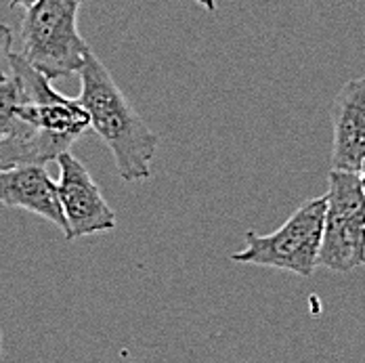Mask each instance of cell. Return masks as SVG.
<instances>
[{
    "instance_id": "cell-13",
    "label": "cell",
    "mask_w": 365,
    "mask_h": 363,
    "mask_svg": "<svg viewBox=\"0 0 365 363\" xmlns=\"http://www.w3.org/2000/svg\"><path fill=\"white\" fill-rule=\"evenodd\" d=\"M202 9H206V11H217V0H195Z\"/></svg>"
},
{
    "instance_id": "cell-2",
    "label": "cell",
    "mask_w": 365,
    "mask_h": 363,
    "mask_svg": "<svg viewBox=\"0 0 365 363\" xmlns=\"http://www.w3.org/2000/svg\"><path fill=\"white\" fill-rule=\"evenodd\" d=\"M86 0H36L21 21V55L48 80L78 73L91 48L78 32Z\"/></svg>"
},
{
    "instance_id": "cell-15",
    "label": "cell",
    "mask_w": 365,
    "mask_h": 363,
    "mask_svg": "<svg viewBox=\"0 0 365 363\" xmlns=\"http://www.w3.org/2000/svg\"><path fill=\"white\" fill-rule=\"evenodd\" d=\"M0 342H2V332H0Z\"/></svg>"
},
{
    "instance_id": "cell-6",
    "label": "cell",
    "mask_w": 365,
    "mask_h": 363,
    "mask_svg": "<svg viewBox=\"0 0 365 363\" xmlns=\"http://www.w3.org/2000/svg\"><path fill=\"white\" fill-rule=\"evenodd\" d=\"M55 162L59 164L57 193L68 223V231L63 233L66 240L73 242L86 235L111 231L118 223L115 213L86 166L72 151L61 153Z\"/></svg>"
},
{
    "instance_id": "cell-1",
    "label": "cell",
    "mask_w": 365,
    "mask_h": 363,
    "mask_svg": "<svg viewBox=\"0 0 365 363\" xmlns=\"http://www.w3.org/2000/svg\"><path fill=\"white\" fill-rule=\"evenodd\" d=\"M78 73L82 82L78 103L88 111L91 128L110 147L120 179L126 183L149 179L158 135L128 103L110 70L93 51Z\"/></svg>"
},
{
    "instance_id": "cell-16",
    "label": "cell",
    "mask_w": 365,
    "mask_h": 363,
    "mask_svg": "<svg viewBox=\"0 0 365 363\" xmlns=\"http://www.w3.org/2000/svg\"><path fill=\"white\" fill-rule=\"evenodd\" d=\"M364 265H365V262H364Z\"/></svg>"
},
{
    "instance_id": "cell-14",
    "label": "cell",
    "mask_w": 365,
    "mask_h": 363,
    "mask_svg": "<svg viewBox=\"0 0 365 363\" xmlns=\"http://www.w3.org/2000/svg\"><path fill=\"white\" fill-rule=\"evenodd\" d=\"M357 175H359V181H361V187H364L365 193V158L364 162H361V166H359V170H357Z\"/></svg>"
},
{
    "instance_id": "cell-4",
    "label": "cell",
    "mask_w": 365,
    "mask_h": 363,
    "mask_svg": "<svg viewBox=\"0 0 365 363\" xmlns=\"http://www.w3.org/2000/svg\"><path fill=\"white\" fill-rule=\"evenodd\" d=\"M11 63L13 78L21 91L17 116L24 124H28L42 137L53 158L57 160L61 153L70 151V145L76 139L91 131V116L78 103V99L59 95L51 86V80L36 72L21 53L13 51Z\"/></svg>"
},
{
    "instance_id": "cell-9",
    "label": "cell",
    "mask_w": 365,
    "mask_h": 363,
    "mask_svg": "<svg viewBox=\"0 0 365 363\" xmlns=\"http://www.w3.org/2000/svg\"><path fill=\"white\" fill-rule=\"evenodd\" d=\"M21 103V91L15 78L0 84V141L13 137H32L36 135L28 124H24L17 116V108Z\"/></svg>"
},
{
    "instance_id": "cell-12",
    "label": "cell",
    "mask_w": 365,
    "mask_h": 363,
    "mask_svg": "<svg viewBox=\"0 0 365 363\" xmlns=\"http://www.w3.org/2000/svg\"><path fill=\"white\" fill-rule=\"evenodd\" d=\"M9 4H11L13 9H17V6H19V9H26V11H28L30 6H34V4H36V0H9Z\"/></svg>"
},
{
    "instance_id": "cell-3",
    "label": "cell",
    "mask_w": 365,
    "mask_h": 363,
    "mask_svg": "<svg viewBox=\"0 0 365 363\" xmlns=\"http://www.w3.org/2000/svg\"><path fill=\"white\" fill-rule=\"evenodd\" d=\"M326 208V195H319L296 208L292 217L273 233L258 235L248 231L244 250L231 255V260L311 277L319 267L317 260L324 240Z\"/></svg>"
},
{
    "instance_id": "cell-5",
    "label": "cell",
    "mask_w": 365,
    "mask_h": 363,
    "mask_svg": "<svg viewBox=\"0 0 365 363\" xmlns=\"http://www.w3.org/2000/svg\"><path fill=\"white\" fill-rule=\"evenodd\" d=\"M319 267L349 273L365 262V193L359 175L329 173Z\"/></svg>"
},
{
    "instance_id": "cell-7",
    "label": "cell",
    "mask_w": 365,
    "mask_h": 363,
    "mask_svg": "<svg viewBox=\"0 0 365 363\" xmlns=\"http://www.w3.org/2000/svg\"><path fill=\"white\" fill-rule=\"evenodd\" d=\"M331 170L357 173L365 158V76L344 82L331 106Z\"/></svg>"
},
{
    "instance_id": "cell-10",
    "label": "cell",
    "mask_w": 365,
    "mask_h": 363,
    "mask_svg": "<svg viewBox=\"0 0 365 363\" xmlns=\"http://www.w3.org/2000/svg\"><path fill=\"white\" fill-rule=\"evenodd\" d=\"M51 162L46 147L38 135L32 137H13L0 141V170L21 166V164H42Z\"/></svg>"
},
{
    "instance_id": "cell-11",
    "label": "cell",
    "mask_w": 365,
    "mask_h": 363,
    "mask_svg": "<svg viewBox=\"0 0 365 363\" xmlns=\"http://www.w3.org/2000/svg\"><path fill=\"white\" fill-rule=\"evenodd\" d=\"M13 32L9 26H0V84L13 78Z\"/></svg>"
},
{
    "instance_id": "cell-8",
    "label": "cell",
    "mask_w": 365,
    "mask_h": 363,
    "mask_svg": "<svg viewBox=\"0 0 365 363\" xmlns=\"http://www.w3.org/2000/svg\"><path fill=\"white\" fill-rule=\"evenodd\" d=\"M0 204L28 210L57 225L63 233L68 231L57 183L48 177L42 164H21L0 170Z\"/></svg>"
}]
</instances>
